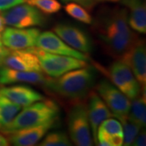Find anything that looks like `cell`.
I'll return each instance as SVG.
<instances>
[{
  "mask_svg": "<svg viewBox=\"0 0 146 146\" xmlns=\"http://www.w3.org/2000/svg\"><path fill=\"white\" fill-rule=\"evenodd\" d=\"M47 77L42 72H25L0 66V84H11L15 83L41 84H44Z\"/></svg>",
  "mask_w": 146,
  "mask_h": 146,
  "instance_id": "cell-18",
  "label": "cell"
},
{
  "mask_svg": "<svg viewBox=\"0 0 146 146\" xmlns=\"http://www.w3.org/2000/svg\"><path fill=\"white\" fill-rule=\"evenodd\" d=\"M96 89L114 117L119 119L129 115L130 100L115 85L107 80H102L97 85Z\"/></svg>",
  "mask_w": 146,
  "mask_h": 146,
  "instance_id": "cell-8",
  "label": "cell"
},
{
  "mask_svg": "<svg viewBox=\"0 0 146 146\" xmlns=\"http://www.w3.org/2000/svg\"><path fill=\"white\" fill-rule=\"evenodd\" d=\"M62 1L63 3H76L88 10L93 9V7L97 3L96 0H62Z\"/></svg>",
  "mask_w": 146,
  "mask_h": 146,
  "instance_id": "cell-27",
  "label": "cell"
},
{
  "mask_svg": "<svg viewBox=\"0 0 146 146\" xmlns=\"http://www.w3.org/2000/svg\"><path fill=\"white\" fill-rule=\"evenodd\" d=\"M21 109V106L0 96V129L9 123Z\"/></svg>",
  "mask_w": 146,
  "mask_h": 146,
  "instance_id": "cell-21",
  "label": "cell"
},
{
  "mask_svg": "<svg viewBox=\"0 0 146 146\" xmlns=\"http://www.w3.org/2000/svg\"><path fill=\"white\" fill-rule=\"evenodd\" d=\"M111 81L128 99L136 98L141 94V86L130 68L122 60H117L108 69Z\"/></svg>",
  "mask_w": 146,
  "mask_h": 146,
  "instance_id": "cell-7",
  "label": "cell"
},
{
  "mask_svg": "<svg viewBox=\"0 0 146 146\" xmlns=\"http://www.w3.org/2000/svg\"><path fill=\"white\" fill-rule=\"evenodd\" d=\"M5 25L6 24L5 22H4V20H3L2 15L0 14V46H3L2 45V42H1V35H2L3 30L5 29Z\"/></svg>",
  "mask_w": 146,
  "mask_h": 146,
  "instance_id": "cell-30",
  "label": "cell"
},
{
  "mask_svg": "<svg viewBox=\"0 0 146 146\" xmlns=\"http://www.w3.org/2000/svg\"><path fill=\"white\" fill-rule=\"evenodd\" d=\"M56 120H53L43 124L23 128L6 134L7 139L13 145L32 146L35 145L46 134V132L55 124Z\"/></svg>",
  "mask_w": 146,
  "mask_h": 146,
  "instance_id": "cell-14",
  "label": "cell"
},
{
  "mask_svg": "<svg viewBox=\"0 0 146 146\" xmlns=\"http://www.w3.org/2000/svg\"><path fill=\"white\" fill-rule=\"evenodd\" d=\"M36 46L45 51L52 54L71 56L85 61L89 58L86 54L80 52L68 46L59 36L51 31H46L40 33L36 39Z\"/></svg>",
  "mask_w": 146,
  "mask_h": 146,
  "instance_id": "cell-11",
  "label": "cell"
},
{
  "mask_svg": "<svg viewBox=\"0 0 146 146\" xmlns=\"http://www.w3.org/2000/svg\"><path fill=\"white\" fill-rule=\"evenodd\" d=\"M9 52H10V49L3 46H0V66L3 65L4 59Z\"/></svg>",
  "mask_w": 146,
  "mask_h": 146,
  "instance_id": "cell-29",
  "label": "cell"
},
{
  "mask_svg": "<svg viewBox=\"0 0 146 146\" xmlns=\"http://www.w3.org/2000/svg\"><path fill=\"white\" fill-rule=\"evenodd\" d=\"M146 134L145 131L141 130L136 136L135 140L132 143V145L134 146H145L146 145Z\"/></svg>",
  "mask_w": 146,
  "mask_h": 146,
  "instance_id": "cell-28",
  "label": "cell"
},
{
  "mask_svg": "<svg viewBox=\"0 0 146 146\" xmlns=\"http://www.w3.org/2000/svg\"><path fill=\"white\" fill-rule=\"evenodd\" d=\"M97 2H111V3H115L119 0H96Z\"/></svg>",
  "mask_w": 146,
  "mask_h": 146,
  "instance_id": "cell-32",
  "label": "cell"
},
{
  "mask_svg": "<svg viewBox=\"0 0 146 146\" xmlns=\"http://www.w3.org/2000/svg\"><path fill=\"white\" fill-rule=\"evenodd\" d=\"M3 66L25 72H42L37 57L27 50H10Z\"/></svg>",
  "mask_w": 146,
  "mask_h": 146,
  "instance_id": "cell-15",
  "label": "cell"
},
{
  "mask_svg": "<svg viewBox=\"0 0 146 146\" xmlns=\"http://www.w3.org/2000/svg\"><path fill=\"white\" fill-rule=\"evenodd\" d=\"M28 0H0V11L8 10L13 7L26 3Z\"/></svg>",
  "mask_w": 146,
  "mask_h": 146,
  "instance_id": "cell-26",
  "label": "cell"
},
{
  "mask_svg": "<svg viewBox=\"0 0 146 146\" xmlns=\"http://www.w3.org/2000/svg\"><path fill=\"white\" fill-rule=\"evenodd\" d=\"M129 118L133 120L141 127H145L146 123V98L145 94L142 93L136 98L131 100Z\"/></svg>",
  "mask_w": 146,
  "mask_h": 146,
  "instance_id": "cell-20",
  "label": "cell"
},
{
  "mask_svg": "<svg viewBox=\"0 0 146 146\" xmlns=\"http://www.w3.org/2000/svg\"><path fill=\"white\" fill-rule=\"evenodd\" d=\"M0 96L11 101L12 102L25 107L44 99V97L31 87L19 84L9 87H0Z\"/></svg>",
  "mask_w": 146,
  "mask_h": 146,
  "instance_id": "cell-16",
  "label": "cell"
},
{
  "mask_svg": "<svg viewBox=\"0 0 146 146\" xmlns=\"http://www.w3.org/2000/svg\"><path fill=\"white\" fill-rule=\"evenodd\" d=\"M94 30L105 50L115 58H121L137 40L127 22L126 8L102 11L94 22Z\"/></svg>",
  "mask_w": 146,
  "mask_h": 146,
  "instance_id": "cell-1",
  "label": "cell"
},
{
  "mask_svg": "<svg viewBox=\"0 0 146 146\" xmlns=\"http://www.w3.org/2000/svg\"><path fill=\"white\" fill-rule=\"evenodd\" d=\"M68 130L70 138L78 146L93 145L90 131L88 106L82 101L74 102L68 113Z\"/></svg>",
  "mask_w": 146,
  "mask_h": 146,
  "instance_id": "cell-5",
  "label": "cell"
},
{
  "mask_svg": "<svg viewBox=\"0 0 146 146\" xmlns=\"http://www.w3.org/2000/svg\"><path fill=\"white\" fill-rule=\"evenodd\" d=\"M123 143V132L121 123L109 118L102 122L98 130V145L102 146H121Z\"/></svg>",
  "mask_w": 146,
  "mask_h": 146,
  "instance_id": "cell-17",
  "label": "cell"
},
{
  "mask_svg": "<svg viewBox=\"0 0 146 146\" xmlns=\"http://www.w3.org/2000/svg\"><path fill=\"white\" fill-rule=\"evenodd\" d=\"M25 50L36 55L39 60L42 72L50 77H58L69 71L88 66L85 60L47 52L38 47H29Z\"/></svg>",
  "mask_w": 146,
  "mask_h": 146,
  "instance_id": "cell-4",
  "label": "cell"
},
{
  "mask_svg": "<svg viewBox=\"0 0 146 146\" xmlns=\"http://www.w3.org/2000/svg\"><path fill=\"white\" fill-rule=\"evenodd\" d=\"M95 81L91 68H77L64 73L58 77L48 78L44 85L52 94L64 99L76 102L85 98Z\"/></svg>",
  "mask_w": 146,
  "mask_h": 146,
  "instance_id": "cell-2",
  "label": "cell"
},
{
  "mask_svg": "<svg viewBox=\"0 0 146 146\" xmlns=\"http://www.w3.org/2000/svg\"><path fill=\"white\" fill-rule=\"evenodd\" d=\"M58 112L59 109L55 102L44 98L25 106L9 123L3 127L0 131L6 135L15 131L57 120Z\"/></svg>",
  "mask_w": 146,
  "mask_h": 146,
  "instance_id": "cell-3",
  "label": "cell"
},
{
  "mask_svg": "<svg viewBox=\"0 0 146 146\" xmlns=\"http://www.w3.org/2000/svg\"><path fill=\"white\" fill-rule=\"evenodd\" d=\"M7 25L25 29L33 26H42L46 18L36 7L29 4H20L5 10L2 14Z\"/></svg>",
  "mask_w": 146,
  "mask_h": 146,
  "instance_id": "cell-6",
  "label": "cell"
},
{
  "mask_svg": "<svg viewBox=\"0 0 146 146\" xmlns=\"http://www.w3.org/2000/svg\"><path fill=\"white\" fill-rule=\"evenodd\" d=\"M26 3L46 15L54 14L61 9V4L58 0H28Z\"/></svg>",
  "mask_w": 146,
  "mask_h": 146,
  "instance_id": "cell-24",
  "label": "cell"
},
{
  "mask_svg": "<svg viewBox=\"0 0 146 146\" xmlns=\"http://www.w3.org/2000/svg\"><path fill=\"white\" fill-rule=\"evenodd\" d=\"M40 30L37 29L5 28L2 35L1 42L3 46L10 50H25L36 46Z\"/></svg>",
  "mask_w": 146,
  "mask_h": 146,
  "instance_id": "cell-10",
  "label": "cell"
},
{
  "mask_svg": "<svg viewBox=\"0 0 146 146\" xmlns=\"http://www.w3.org/2000/svg\"><path fill=\"white\" fill-rule=\"evenodd\" d=\"M88 95L89 106H87L90 130H92V137L94 138V143L98 145V127L102 123V122L109 118L114 117V115L97 92L90 90Z\"/></svg>",
  "mask_w": 146,
  "mask_h": 146,
  "instance_id": "cell-13",
  "label": "cell"
},
{
  "mask_svg": "<svg viewBox=\"0 0 146 146\" xmlns=\"http://www.w3.org/2000/svg\"><path fill=\"white\" fill-rule=\"evenodd\" d=\"M41 146H69L71 141L68 135L62 131H52L39 144Z\"/></svg>",
  "mask_w": 146,
  "mask_h": 146,
  "instance_id": "cell-25",
  "label": "cell"
},
{
  "mask_svg": "<svg viewBox=\"0 0 146 146\" xmlns=\"http://www.w3.org/2000/svg\"><path fill=\"white\" fill-rule=\"evenodd\" d=\"M9 145L10 144L8 139H7L5 136L0 133V146H7Z\"/></svg>",
  "mask_w": 146,
  "mask_h": 146,
  "instance_id": "cell-31",
  "label": "cell"
},
{
  "mask_svg": "<svg viewBox=\"0 0 146 146\" xmlns=\"http://www.w3.org/2000/svg\"><path fill=\"white\" fill-rule=\"evenodd\" d=\"M129 9L127 22L131 29L140 33H146V7L143 0H121Z\"/></svg>",
  "mask_w": 146,
  "mask_h": 146,
  "instance_id": "cell-19",
  "label": "cell"
},
{
  "mask_svg": "<svg viewBox=\"0 0 146 146\" xmlns=\"http://www.w3.org/2000/svg\"><path fill=\"white\" fill-rule=\"evenodd\" d=\"M64 10L72 18L80 21L84 24L91 25L93 23V18L89 12L82 6L76 3H69L64 7Z\"/></svg>",
  "mask_w": 146,
  "mask_h": 146,
  "instance_id": "cell-23",
  "label": "cell"
},
{
  "mask_svg": "<svg viewBox=\"0 0 146 146\" xmlns=\"http://www.w3.org/2000/svg\"><path fill=\"white\" fill-rule=\"evenodd\" d=\"M121 123L123 132V145L125 146L132 145V143L135 140L136 136L142 128L141 126L136 123L133 120L129 118V116H125L119 119Z\"/></svg>",
  "mask_w": 146,
  "mask_h": 146,
  "instance_id": "cell-22",
  "label": "cell"
},
{
  "mask_svg": "<svg viewBox=\"0 0 146 146\" xmlns=\"http://www.w3.org/2000/svg\"><path fill=\"white\" fill-rule=\"evenodd\" d=\"M120 60L130 68L137 80L141 93H146V50L145 42L137 39Z\"/></svg>",
  "mask_w": 146,
  "mask_h": 146,
  "instance_id": "cell-9",
  "label": "cell"
},
{
  "mask_svg": "<svg viewBox=\"0 0 146 146\" xmlns=\"http://www.w3.org/2000/svg\"><path fill=\"white\" fill-rule=\"evenodd\" d=\"M54 33L68 46L80 52L87 54L92 50V42L89 35L80 28L71 25L59 24L54 28Z\"/></svg>",
  "mask_w": 146,
  "mask_h": 146,
  "instance_id": "cell-12",
  "label": "cell"
}]
</instances>
